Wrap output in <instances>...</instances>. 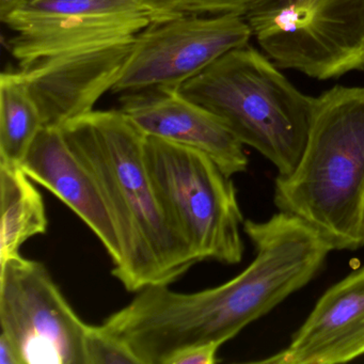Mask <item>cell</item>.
I'll return each mask as SVG.
<instances>
[{
	"label": "cell",
	"instance_id": "6da1fadb",
	"mask_svg": "<svg viewBox=\"0 0 364 364\" xmlns=\"http://www.w3.org/2000/svg\"><path fill=\"white\" fill-rule=\"evenodd\" d=\"M60 129L109 206L122 247L112 276L127 291L170 285L200 263L155 186L146 163V135L122 110H92Z\"/></svg>",
	"mask_w": 364,
	"mask_h": 364
},
{
	"label": "cell",
	"instance_id": "7a4b0ae2",
	"mask_svg": "<svg viewBox=\"0 0 364 364\" xmlns=\"http://www.w3.org/2000/svg\"><path fill=\"white\" fill-rule=\"evenodd\" d=\"M274 204L314 229L332 250L364 247V88L315 97L301 159L274 181Z\"/></svg>",
	"mask_w": 364,
	"mask_h": 364
},
{
	"label": "cell",
	"instance_id": "3957f363",
	"mask_svg": "<svg viewBox=\"0 0 364 364\" xmlns=\"http://www.w3.org/2000/svg\"><path fill=\"white\" fill-rule=\"evenodd\" d=\"M216 114L244 146L291 174L301 159L315 97L300 92L255 48L227 53L178 89Z\"/></svg>",
	"mask_w": 364,
	"mask_h": 364
},
{
	"label": "cell",
	"instance_id": "277c9868",
	"mask_svg": "<svg viewBox=\"0 0 364 364\" xmlns=\"http://www.w3.org/2000/svg\"><path fill=\"white\" fill-rule=\"evenodd\" d=\"M146 159L157 191L200 262L240 263L244 216L231 176L200 151L146 136Z\"/></svg>",
	"mask_w": 364,
	"mask_h": 364
},
{
	"label": "cell",
	"instance_id": "5b68a950",
	"mask_svg": "<svg viewBox=\"0 0 364 364\" xmlns=\"http://www.w3.org/2000/svg\"><path fill=\"white\" fill-rule=\"evenodd\" d=\"M245 18L279 68L318 80L364 71V0H259Z\"/></svg>",
	"mask_w": 364,
	"mask_h": 364
},
{
	"label": "cell",
	"instance_id": "8992f818",
	"mask_svg": "<svg viewBox=\"0 0 364 364\" xmlns=\"http://www.w3.org/2000/svg\"><path fill=\"white\" fill-rule=\"evenodd\" d=\"M0 326L22 364H86L89 325L40 262L18 255L0 263Z\"/></svg>",
	"mask_w": 364,
	"mask_h": 364
},
{
	"label": "cell",
	"instance_id": "52a82bcc",
	"mask_svg": "<svg viewBox=\"0 0 364 364\" xmlns=\"http://www.w3.org/2000/svg\"><path fill=\"white\" fill-rule=\"evenodd\" d=\"M245 16H185L154 21L138 33L114 95L180 89L220 57L248 46Z\"/></svg>",
	"mask_w": 364,
	"mask_h": 364
},
{
	"label": "cell",
	"instance_id": "ba28073f",
	"mask_svg": "<svg viewBox=\"0 0 364 364\" xmlns=\"http://www.w3.org/2000/svg\"><path fill=\"white\" fill-rule=\"evenodd\" d=\"M136 36L42 48L18 59V72L39 108L44 127L95 110L112 92L129 60Z\"/></svg>",
	"mask_w": 364,
	"mask_h": 364
},
{
	"label": "cell",
	"instance_id": "9c48e42d",
	"mask_svg": "<svg viewBox=\"0 0 364 364\" xmlns=\"http://www.w3.org/2000/svg\"><path fill=\"white\" fill-rule=\"evenodd\" d=\"M18 60L50 46L136 36L152 18L136 0H26L1 18Z\"/></svg>",
	"mask_w": 364,
	"mask_h": 364
},
{
	"label": "cell",
	"instance_id": "30bf717a",
	"mask_svg": "<svg viewBox=\"0 0 364 364\" xmlns=\"http://www.w3.org/2000/svg\"><path fill=\"white\" fill-rule=\"evenodd\" d=\"M120 109L146 136L189 146L208 155L229 176L248 169L244 144L216 114L178 89H146L119 97Z\"/></svg>",
	"mask_w": 364,
	"mask_h": 364
},
{
	"label": "cell",
	"instance_id": "8fae6325",
	"mask_svg": "<svg viewBox=\"0 0 364 364\" xmlns=\"http://www.w3.org/2000/svg\"><path fill=\"white\" fill-rule=\"evenodd\" d=\"M21 167L33 182L46 187L84 221L99 238L114 266L120 263V237L101 186L72 150L60 127H44Z\"/></svg>",
	"mask_w": 364,
	"mask_h": 364
},
{
	"label": "cell",
	"instance_id": "7c38bea8",
	"mask_svg": "<svg viewBox=\"0 0 364 364\" xmlns=\"http://www.w3.org/2000/svg\"><path fill=\"white\" fill-rule=\"evenodd\" d=\"M364 355V265L323 293L287 348L268 364H338Z\"/></svg>",
	"mask_w": 364,
	"mask_h": 364
},
{
	"label": "cell",
	"instance_id": "4fadbf2b",
	"mask_svg": "<svg viewBox=\"0 0 364 364\" xmlns=\"http://www.w3.org/2000/svg\"><path fill=\"white\" fill-rule=\"evenodd\" d=\"M21 165L0 164V263L20 255L23 245L46 234L43 197Z\"/></svg>",
	"mask_w": 364,
	"mask_h": 364
},
{
	"label": "cell",
	"instance_id": "5bb4252c",
	"mask_svg": "<svg viewBox=\"0 0 364 364\" xmlns=\"http://www.w3.org/2000/svg\"><path fill=\"white\" fill-rule=\"evenodd\" d=\"M43 120L20 72L0 76V164L21 165Z\"/></svg>",
	"mask_w": 364,
	"mask_h": 364
},
{
	"label": "cell",
	"instance_id": "9a60e30c",
	"mask_svg": "<svg viewBox=\"0 0 364 364\" xmlns=\"http://www.w3.org/2000/svg\"><path fill=\"white\" fill-rule=\"evenodd\" d=\"M154 21L185 16H246L259 0H136Z\"/></svg>",
	"mask_w": 364,
	"mask_h": 364
},
{
	"label": "cell",
	"instance_id": "2e32d148",
	"mask_svg": "<svg viewBox=\"0 0 364 364\" xmlns=\"http://www.w3.org/2000/svg\"><path fill=\"white\" fill-rule=\"evenodd\" d=\"M86 364H140L133 351L103 326H88L85 338Z\"/></svg>",
	"mask_w": 364,
	"mask_h": 364
},
{
	"label": "cell",
	"instance_id": "e0dca14e",
	"mask_svg": "<svg viewBox=\"0 0 364 364\" xmlns=\"http://www.w3.org/2000/svg\"><path fill=\"white\" fill-rule=\"evenodd\" d=\"M221 346L218 343L193 345L176 351L165 364H215L218 362L217 355Z\"/></svg>",
	"mask_w": 364,
	"mask_h": 364
},
{
	"label": "cell",
	"instance_id": "ac0fdd59",
	"mask_svg": "<svg viewBox=\"0 0 364 364\" xmlns=\"http://www.w3.org/2000/svg\"><path fill=\"white\" fill-rule=\"evenodd\" d=\"M0 364H22L14 343L4 333L0 334Z\"/></svg>",
	"mask_w": 364,
	"mask_h": 364
},
{
	"label": "cell",
	"instance_id": "d6986e66",
	"mask_svg": "<svg viewBox=\"0 0 364 364\" xmlns=\"http://www.w3.org/2000/svg\"><path fill=\"white\" fill-rule=\"evenodd\" d=\"M25 1L26 0H0V18L20 7Z\"/></svg>",
	"mask_w": 364,
	"mask_h": 364
}]
</instances>
